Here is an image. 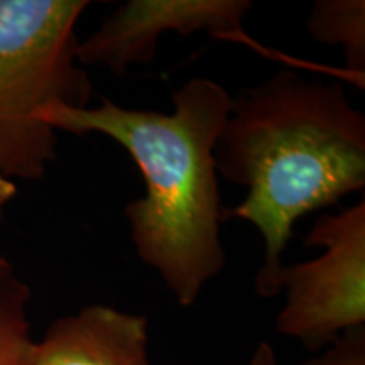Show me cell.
<instances>
[{
    "instance_id": "obj_1",
    "label": "cell",
    "mask_w": 365,
    "mask_h": 365,
    "mask_svg": "<svg viewBox=\"0 0 365 365\" xmlns=\"http://www.w3.org/2000/svg\"><path fill=\"white\" fill-rule=\"evenodd\" d=\"M218 175L247 188L223 222L245 220L264 242L255 293L279 294L287 242L301 217L365 188V117L340 83L282 70L232 98L217 143Z\"/></svg>"
},
{
    "instance_id": "obj_2",
    "label": "cell",
    "mask_w": 365,
    "mask_h": 365,
    "mask_svg": "<svg viewBox=\"0 0 365 365\" xmlns=\"http://www.w3.org/2000/svg\"><path fill=\"white\" fill-rule=\"evenodd\" d=\"M171 102V113L125 108L108 98L97 107L53 105L41 120L54 132L102 134L129 153L145 182L143 198L124 210L132 244L190 308L227 264L215 149L232 97L217 81L196 76L173 91Z\"/></svg>"
},
{
    "instance_id": "obj_3",
    "label": "cell",
    "mask_w": 365,
    "mask_h": 365,
    "mask_svg": "<svg viewBox=\"0 0 365 365\" xmlns=\"http://www.w3.org/2000/svg\"><path fill=\"white\" fill-rule=\"evenodd\" d=\"M88 0H0V176L39 180L56 158L53 105L90 107L76 24Z\"/></svg>"
},
{
    "instance_id": "obj_4",
    "label": "cell",
    "mask_w": 365,
    "mask_h": 365,
    "mask_svg": "<svg viewBox=\"0 0 365 365\" xmlns=\"http://www.w3.org/2000/svg\"><path fill=\"white\" fill-rule=\"evenodd\" d=\"M307 247H323L309 261L282 266L284 307L276 330L322 352L345 331L365 327V202L339 213H323L304 237Z\"/></svg>"
},
{
    "instance_id": "obj_5",
    "label": "cell",
    "mask_w": 365,
    "mask_h": 365,
    "mask_svg": "<svg viewBox=\"0 0 365 365\" xmlns=\"http://www.w3.org/2000/svg\"><path fill=\"white\" fill-rule=\"evenodd\" d=\"M250 0H127L102 26L78 43V61L125 75L156 56L164 33H208L222 41L262 48L245 34L242 22Z\"/></svg>"
},
{
    "instance_id": "obj_6",
    "label": "cell",
    "mask_w": 365,
    "mask_h": 365,
    "mask_svg": "<svg viewBox=\"0 0 365 365\" xmlns=\"http://www.w3.org/2000/svg\"><path fill=\"white\" fill-rule=\"evenodd\" d=\"M31 365H153L149 322L108 304H86L49 325Z\"/></svg>"
},
{
    "instance_id": "obj_7",
    "label": "cell",
    "mask_w": 365,
    "mask_h": 365,
    "mask_svg": "<svg viewBox=\"0 0 365 365\" xmlns=\"http://www.w3.org/2000/svg\"><path fill=\"white\" fill-rule=\"evenodd\" d=\"M307 29L312 39L340 46L346 75L364 88L365 81V2L364 0H318L309 11Z\"/></svg>"
},
{
    "instance_id": "obj_8",
    "label": "cell",
    "mask_w": 365,
    "mask_h": 365,
    "mask_svg": "<svg viewBox=\"0 0 365 365\" xmlns=\"http://www.w3.org/2000/svg\"><path fill=\"white\" fill-rule=\"evenodd\" d=\"M29 299V286L0 257V365H31L36 340L27 317Z\"/></svg>"
},
{
    "instance_id": "obj_9",
    "label": "cell",
    "mask_w": 365,
    "mask_h": 365,
    "mask_svg": "<svg viewBox=\"0 0 365 365\" xmlns=\"http://www.w3.org/2000/svg\"><path fill=\"white\" fill-rule=\"evenodd\" d=\"M294 365H365V327L345 331L318 355Z\"/></svg>"
},
{
    "instance_id": "obj_10",
    "label": "cell",
    "mask_w": 365,
    "mask_h": 365,
    "mask_svg": "<svg viewBox=\"0 0 365 365\" xmlns=\"http://www.w3.org/2000/svg\"><path fill=\"white\" fill-rule=\"evenodd\" d=\"M247 365H277V357L272 345L269 341H261V344L255 346Z\"/></svg>"
},
{
    "instance_id": "obj_11",
    "label": "cell",
    "mask_w": 365,
    "mask_h": 365,
    "mask_svg": "<svg viewBox=\"0 0 365 365\" xmlns=\"http://www.w3.org/2000/svg\"><path fill=\"white\" fill-rule=\"evenodd\" d=\"M16 191L17 188L12 182V180H7V178L0 176V217H2L4 207H6V205L14 198Z\"/></svg>"
}]
</instances>
